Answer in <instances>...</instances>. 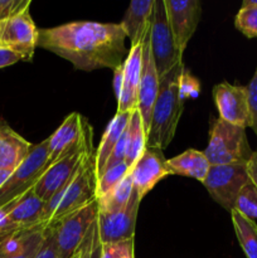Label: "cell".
<instances>
[{"instance_id": "cell-1", "label": "cell", "mask_w": 257, "mask_h": 258, "mask_svg": "<svg viewBox=\"0 0 257 258\" xmlns=\"http://www.w3.org/2000/svg\"><path fill=\"white\" fill-rule=\"evenodd\" d=\"M120 23L72 22L39 29L38 47L54 53L80 71L115 70L127 57Z\"/></svg>"}, {"instance_id": "cell-2", "label": "cell", "mask_w": 257, "mask_h": 258, "mask_svg": "<svg viewBox=\"0 0 257 258\" xmlns=\"http://www.w3.org/2000/svg\"><path fill=\"white\" fill-rule=\"evenodd\" d=\"M184 63L180 62L160 78V86L151 111L150 127L146 135L148 148L164 150L170 145L178 128L184 110V100L180 91Z\"/></svg>"}, {"instance_id": "cell-3", "label": "cell", "mask_w": 257, "mask_h": 258, "mask_svg": "<svg viewBox=\"0 0 257 258\" xmlns=\"http://www.w3.org/2000/svg\"><path fill=\"white\" fill-rule=\"evenodd\" d=\"M93 201H96L95 151L85 159L72 180L45 203L43 226H53Z\"/></svg>"}, {"instance_id": "cell-4", "label": "cell", "mask_w": 257, "mask_h": 258, "mask_svg": "<svg viewBox=\"0 0 257 258\" xmlns=\"http://www.w3.org/2000/svg\"><path fill=\"white\" fill-rule=\"evenodd\" d=\"M93 133L90 123L86 125L85 134L80 143L71 149L65 156L48 166L44 173L40 175L35 185L33 186L34 193L42 199L44 203H48L58 191L65 188L73 179V176L80 170L81 165L85 159L93 151Z\"/></svg>"}, {"instance_id": "cell-5", "label": "cell", "mask_w": 257, "mask_h": 258, "mask_svg": "<svg viewBox=\"0 0 257 258\" xmlns=\"http://www.w3.org/2000/svg\"><path fill=\"white\" fill-rule=\"evenodd\" d=\"M204 155L211 165L247 164L253 150L247 140L246 128L218 120L212 123L209 141Z\"/></svg>"}, {"instance_id": "cell-6", "label": "cell", "mask_w": 257, "mask_h": 258, "mask_svg": "<svg viewBox=\"0 0 257 258\" xmlns=\"http://www.w3.org/2000/svg\"><path fill=\"white\" fill-rule=\"evenodd\" d=\"M151 54L155 62L159 78L164 77L171 68L183 62V54L178 50L166 18L164 0L154 2L153 15H151L150 30H149Z\"/></svg>"}, {"instance_id": "cell-7", "label": "cell", "mask_w": 257, "mask_h": 258, "mask_svg": "<svg viewBox=\"0 0 257 258\" xmlns=\"http://www.w3.org/2000/svg\"><path fill=\"white\" fill-rule=\"evenodd\" d=\"M98 214L97 199L83 208L68 214L58 223L49 226L54 232L59 258H71L82 246L91 226L96 222Z\"/></svg>"}, {"instance_id": "cell-8", "label": "cell", "mask_w": 257, "mask_h": 258, "mask_svg": "<svg viewBox=\"0 0 257 258\" xmlns=\"http://www.w3.org/2000/svg\"><path fill=\"white\" fill-rule=\"evenodd\" d=\"M248 180L247 164H223L211 165L202 184L214 202L231 213L239 191Z\"/></svg>"}, {"instance_id": "cell-9", "label": "cell", "mask_w": 257, "mask_h": 258, "mask_svg": "<svg viewBox=\"0 0 257 258\" xmlns=\"http://www.w3.org/2000/svg\"><path fill=\"white\" fill-rule=\"evenodd\" d=\"M47 158L48 139L32 145L24 161L13 171L5 185L0 189V207L15 201L35 185L40 175L44 173Z\"/></svg>"}, {"instance_id": "cell-10", "label": "cell", "mask_w": 257, "mask_h": 258, "mask_svg": "<svg viewBox=\"0 0 257 258\" xmlns=\"http://www.w3.org/2000/svg\"><path fill=\"white\" fill-rule=\"evenodd\" d=\"M38 35L39 29L30 15L29 8L0 23V45L19 54L24 62L33 59L38 47Z\"/></svg>"}, {"instance_id": "cell-11", "label": "cell", "mask_w": 257, "mask_h": 258, "mask_svg": "<svg viewBox=\"0 0 257 258\" xmlns=\"http://www.w3.org/2000/svg\"><path fill=\"white\" fill-rule=\"evenodd\" d=\"M141 201L143 199L134 190L127 206L122 211L115 212V213L98 212L96 222H97L98 237H100L101 243H120V242L134 239Z\"/></svg>"}, {"instance_id": "cell-12", "label": "cell", "mask_w": 257, "mask_h": 258, "mask_svg": "<svg viewBox=\"0 0 257 258\" xmlns=\"http://www.w3.org/2000/svg\"><path fill=\"white\" fill-rule=\"evenodd\" d=\"M213 100L221 120L243 128L251 126L248 96L244 86L218 83L213 87Z\"/></svg>"}, {"instance_id": "cell-13", "label": "cell", "mask_w": 257, "mask_h": 258, "mask_svg": "<svg viewBox=\"0 0 257 258\" xmlns=\"http://www.w3.org/2000/svg\"><path fill=\"white\" fill-rule=\"evenodd\" d=\"M166 18L175 40L176 48L183 54L189 40L201 22L202 5L198 0H164Z\"/></svg>"}, {"instance_id": "cell-14", "label": "cell", "mask_w": 257, "mask_h": 258, "mask_svg": "<svg viewBox=\"0 0 257 258\" xmlns=\"http://www.w3.org/2000/svg\"><path fill=\"white\" fill-rule=\"evenodd\" d=\"M134 190L141 199L165 176L173 175L163 150L148 148L130 168Z\"/></svg>"}, {"instance_id": "cell-15", "label": "cell", "mask_w": 257, "mask_h": 258, "mask_svg": "<svg viewBox=\"0 0 257 258\" xmlns=\"http://www.w3.org/2000/svg\"><path fill=\"white\" fill-rule=\"evenodd\" d=\"M2 208L13 232L30 231L43 226L45 203L34 193L33 188Z\"/></svg>"}, {"instance_id": "cell-16", "label": "cell", "mask_w": 257, "mask_h": 258, "mask_svg": "<svg viewBox=\"0 0 257 258\" xmlns=\"http://www.w3.org/2000/svg\"><path fill=\"white\" fill-rule=\"evenodd\" d=\"M143 43L131 45L122 63V88L117 101L118 113H133L139 106V87L143 70Z\"/></svg>"}, {"instance_id": "cell-17", "label": "cell", "mask_w": 257, "mask_h": 258, "mask_svg": "<svg viewBox=\"0 0 257 258\" xmlns=\"http://www.w3.org/2000/svg\"><path fill=\"white\" fill-rule=\"evenodd\" d=\"M159 86H160V78H159L155 62H154L153 54H151L148 33L143 44V70H141L140 87H139L138 106V111L140 112L141 118H143L146 135H148L149 127H150L151 111H153L154 103H155L156 96H158Z\"/></svg>"}, {"instance_id": "cell-18", "label": "cell", "mask_w": 257, "mask_h": 258, "mask_svg": "<svg viewBox=\"0 0 257 258\" xmlns=\"http://www.w3.org/2000/svg\"><path fill=\"white\" fill-rule=\"evenodd\" d=\"M88 121L78 112H72L63 120L59 127L48 138V158L45 169L75 148L85 134Z\"/></svg>"}, {"instance_id": "cell-19", "label": "cell", "mask_w": 257, "mask_h": 258, "mask_svg": "<svg viewBox=\"0 0 257 258\" xmlns=\"http://www.w3.org/2000/svg\"><path fill=\"white\" fill-rule=\"evenodd\" d=\"M155 0H133L120 24L131 45L143 43L149 33Z\"/></svg>"}, {"instance_id": "cell-20", "label": "cell", "mask_w": 257, "mask_h": 258, "mask_svg": "<svg viewBox=\"0 0 257 258\" xmlns=\"http://www.w3.org/2000/svg\"><path fill=\"white\" fill-rule=\"evenodd\" d=\"M32 145L7 122H3L0 125V169L15 170L28 156Z\"/></svg>"}, {"instance_id": "cell-21", "label": "cell", "mask_w": 257, "mask_h": 258, "mask_svg": "<svg viewBox=\"0 0 257 258\" xmlns=\"http://www.w3.org/2000/svg\"><path fill=\"white\" fill-rule=\"evenodd\" d=\"M131 113H118L113 116L112 120L106 127L101 143L98 145L97 150L95 151V169H96V179L102 174L103 168L112 153L113 148L116 146L117 141L122 136L123 131L127 127V123L130 121Z\"/></svg>"}, {"instance_id": "cell-22", "label": "cell", "mask_w": 257, "mask_h": 258, "mask_svg": "<svg viewBox=\"0 0 257 258\" xmlns=\"http://www.w3.org/2000/svg\"><path fill=\"white\" fill-rule=\"evenodd\" d=\"M173 175L189 176L203 183L208 174L211 164L203 151L188 149L184 153L168 160Z\"/></svg>"}, {"instance_id": "cell-23", "label": "cell", "mask_w": 257, "mask_h": 258, "mask_svg": "<svg viewBox=\"0 0 257 258\" xmlns=\"http://www.w3.org/2000/svg\"><path fill=\"white\" fill-rule=\"evenodd\" d=\"M231 218L242 251L247 258H257V224L236 209L231 212Z\"/></svg>"}, {"instance_id": "cell-24", "label": "cell", "mask_w": 257, "mask_h": 258, "mask_svg": "<svg viewBox=\"0 0 257 258\" xmlns=\"http://www.w3.org/2000/svg\"><path fill=\"white\" fill-rule=\"evenodd\" d=\"M146 149V133L144 128L143 118L138 110L131 113L127 125V150L125 163L128 168L135 164Z\"/></svg>"}, {"instance_id": "cell-25", "label": "cell", "mask_w": 257, "mask_h": 258, "mask_svg": "<svg viewBox=\"0 0 257 258\" xmlns=\"http://www.w3.org/2000/svg\"><path fill=\"white\" fill-rule=\"evenodd\" d=\"M134 191V184L131 174L128 173L122 179L118 185H116L108 194H106L102 198L97 199L98 212L102 213H115L120 212L127 206L131 196Z\"/></svg>"}, {"instance_id": "cell-26", "label": "cell", "mask_w": 257, "mask_h": 258, "mask_svg": "<svg viewBox=\"0 0 257 258\" xmlns=\"http://www.w3.org/2000/svg\"><path fill=\"white\" fill-rule=\"evenodd\" d=\"M128 173H130V168L126 165V163H121L106 170L102 175L96 179V199L102 198L106 194L110 193Z\"/></svg>"}, {"instance_id": "cell-27", "label": "cell", "mask_w": 257, "mask_h": 258, "mask_svg": "<svg viewBox=\"0 0 257 258\" xmlns=\"http://www.w3.org/2000/svg\"><path fill=\"white\" fill-rule=\"evenodd\" d=\"M234 209L249 219L257 218V188L251 180L244 184L234 203Z\"/></svg>"}, {"instance_id": "cell-28", "label": "cell", "mask_w": 257, "mask_h": 258, "mask_svg": "<svg viewBox=\"0 0 257 258\" xmlns=\"http://www.w3.org/2000/svg\"><path fill=\"white\" fill-rule=\"evenodd\" d=\"M234 25L247 38L257 37V7L242 5L234 18Z\"/></svg>"}, {"instance_id": "cell-29", "label": "cell", "mask_w": 257, "mask_h": 258, "mask_svg": "<svg viewBox=\"0 0 257 258\" xmlns=\"http://www.w3.org/2000/svg\"><path fill=\"white\" fill-rule=\"evenodd\" d=\"M44 226H39L32 229L25 238L24 244L17 253L4 258H35L42 247L43 238H44Z\"/></svg>"}, {"instance_id": "cell-30", "label": "cell", "mask_w": 257, "mask_h": 258, "mask_svg": "<svg viewBox=\"0 0 257 258\" xmlns=\"http://www.w3.org/2000/svg\"><path fill=\"white\" fill-rule=\"evenodd\" d=\"M81 258H101L102 257V243L98 237L97 222L91 226L82 246L80 247Z\"/></svg>"}, {"instance_id": "cell-31", "label": "cell", "mask_w": 257, "mask_h": 258, "mask_svg": "<svg viewBox=\"0 0 257 258\" xmlns=\"http://www.w3.org/2000/svg\"><path fill=\"white\" fill-rule=\"evenodd\" d=\"M101 258H135L134 239L120 242V243L102 244V257Z\"/></svg>"}, {"instance_id": "cell-32", "label": "cell", "mask_w": 257, "mask_h": 258, "mask_svg": "<svg viewBox=\"0 0 257 258\" xmlns=\"http://www.w3.org/2000/svg\"><path fill=\"white\" fill-rule=\"evenodd\" d=\"M127 125H128V123H127ZM126 150H127V127H126V130L123 131L122 136H121L120 140L117 141L116 146L113 148L112 153H111L110 158H108L107 163H106L105 168H103L102 174L105 173L106 170H108V169H111V168H113V166L118 165V164L125 163ZM102 174H101V175H102Z\"/></svg>"}, {"instance_id": "cell-33", "label": "cell", "mask_w": 257, "mask_h": 258, "mask_svg": "<svg viewBox=\"0 0 257 258\" xmlns=\"http://www.w3.org/2000/svg\"><path fill=\"white\" fill-rule=\"evenodd\" d=\"M30 7V0H0V23Z\"/></svg>"}, {"instance_id": "cell-34", "label": "cell", "mask_w": 257, "mask_h": 258, "mask_svg": "<svg viewBox=\"0 0 257 258\" xmlns=\"http://www.w3.org/2000/svg\"><path fill=\"white\" fill-rule=\"evenodd\" d=\"M35 258H59L57 243H55L54 232L52 227H45L44 238H43L42 247Z\"/></svg>"}, {"instance_id": "cell-35", "label": "cell", "mask_w": 257, "mask_h": 258, "mask_svg": "<svg viewBox=\"0 0 257 258\" xmlns=\"http://www.w3.org/2000/svg\"><path fill=\"white\" fill-rule=\"evenodd\" d=\"M247 96H248L249 113H251V126L257 136V67L252 80L247 86Z\"/></svg>"}, {"instance_id": "cell-36", "label": "cell", "mask_w": 257, "mask_h": 258, "mask_svg": "<svg viewBox=\"0 0 257 258\" xmlns=\"http://www.w3.org/2000/svg\"><path fill=\"white\" fill-rule=\"evenodd\" d=\"M20 60L23 59L19 54L10 50L9 48H5L0 45V70L5 67H9L12 64H15V63L20 62Z\"/></svg>"}, {"instance_id": "cell-37", "label": "cell", "mask_w": 257, "mask_h": 258, "mask_svg": "<svg viewBox=\"0 0 257 258\" xmlns=\"http://www.w3.org/2000/svg\"><path fill=\"white\" fill-rule=\"evenodd\" d=\"M122 75H123V67L122 64L116 67L113 70V91H115L116 100L118 101L121 95V88H122Z\"/></svg>"}, {"instance_id": "cell-38", "label": "cell", "mask_w": 257, "mask_h": 258, "mask_svg": "<svg viewBox=\"0 0 257 258\" xmlns=\"http://www.w3.org/2000/svg\"><path fill=\"white\" fill-rule=\"evenodd\" d=\"M247 173H248L249 180L256 185L257 188V149L252 154L251 159L247 163Z\"/></svg>"}, {"instance_id": "cell-39", "label": "cell", "mask_w": 257, "mask_h": 258, "mask_svg": "<svg viewBox=\"0 0 257 258\" xmlns=\"http://www.w3.org/2000/svg\"><path fill=\"white\" fill-rule=\"evenodd\" d=\"M14 170H8V169H0V189L5 185V183L8 181V179L10 178V175L13 174Z\"/></svg>"}, {"instance_id": "cell-40", "label": "cell", "mask_w": 257, "mask_h": 258, "mask_svg": "<svg viewBox=\"0 0 257 258\" xmlns=\"http://www.w3.org/2000/svg\"><path fill=\"white\" fill-rule=\"evenodd\" d=\"M242 5H251V7H257V0H244Z\"/></svg>"}, {"instance_id": "cell-41", "label": "cell", "mask_w": 257, "mask_h": 258, "mask_svg": "<svg viewBox=\"0 0 257 258\" xmlns=\"http://www.w3.org/2000/svg\"><path fill=\"white\" fill-rule=\"evenodd\" d=\"M71 258H81V251H80V249H78V251H77V253H76L75 256H73V257H71Z\"/></svg>"}, {"instance_id": "cell-42", "label": "cell", "mask_w": 257, "mask_h": 258, "mask_svg": "<svg viewBox=\"0 0 257 258\" xmlns=\"http://www.w3.org/2000/svg\"><path fill=\"white\" fill-rule=\"evenodd\" d=\"M3 122H5V121L4 120H3V118H0V125H2V123Z\"/></svg>"}]
</instances>
